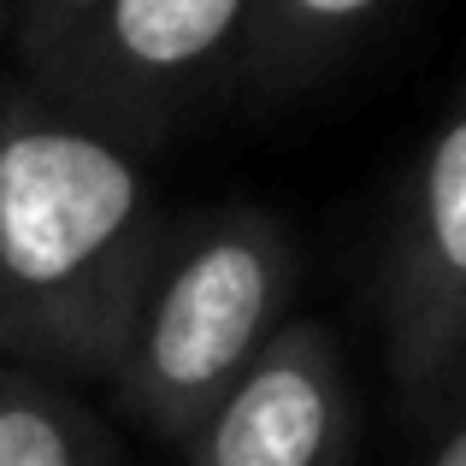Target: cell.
I'll return each instance as SVG.
<instances>
[{
    "mask_svg": "<svg viewBox=\"0 0 466 466\" xmlns=\"http://www.w3.org/2000/svg\"><path fill=\"white\" fill-rule=\"evenodd\" d=\"M95 12H101V0H24V6L12 12V24H6L24 77H42V71L77 42V30L95 18Z\"/></svg>",
    "mask_w": 466,
    "mask_h": 466,
    "instance_id": "obj_8",
    "label": "cell"
},
{
    "mask_svg": "<svg viewBox=\"0 0 466 466\" xmlns=\"http://www.w3.org/2000/svg\"><path fill=\"white\" fill-rule=\"evenodd\" d=\"M6 24H12V0H0V30H6Z\"/></svg>",
    "mask_w": 466,
    "mask_h": 466,
    "instance_id": "obj_10",
    "label": "cell"
},
{
    "mask_svg": "<svg viewBox=\"0 0 466 466\" xmlns=\"http://www.w3.org/2000/svg\"><path fill=\"white\" fill-rule=\"evenodd\" d=\"M413 408H420V466H466V354Z\"/></svg>",
    "mask_w": 466,
    "mask_h": 466,
    "instance_id": "obj_9",
    "label": "cell"
},
{
    "mask_svg": "<svg viewBox=\"0 0 466 466\" xmlns=\"http://www.w3.org/2000/svg\"><path fill=\"white\" fill-rule=\"evenodd\" d=\"M159 237L148 159L0 77V360L106 384Z\"/></svg>",
    "mask_w": 466,
    "mask_h": 466,
    "instance_id": "obj_1",
    "label": "cell"
},
{
    "mask_svg": "<svg viewBox=\"0 0 466 466\" xmlns=\"http://www.w3.org/2000/svg\"><path fill=\"white\" fill-rule=\"evenodd\" d=\"M248 18L254 0H101L77 42L24 83L148 154L237 71Z\"/></svg>",
    "mask_w": 466,
    "mask_h": 466,
    "instance_id": "obj_3",
    "label": "cell"
},
{
    "mask_svg": "<svg viewBox=\"0 0 466 466\" xmlns=\"http://www.w3.org/2000/svg\"><path fill=\"white\" fill-rule=\"evenodd\" d=\"M177 449L183 466H354L360 401L337 337L289 319Z\"/></svg>",
    "mask_w": 466,
    "mask_h": 466,
    "instance_id": "obj_5",
    "label": "cell"
},
{
    "mask_svg": "<svg viewBox=\"0 0 466 466\" xmlns=\"http://www.w3.org/2000/svg\"><path fill=\"white\" fill-rule=\"evenodd\" d=\"M384 6L390 0H254L237 54V83L260 101L308 89Z\"/></svg>",
    "mask_w": 466,
    "mask_h": 466,
    "instance_id": "obj_6",
    "label": "cell"
},
{
    "mask_svg": "<svg viewBox=\"0 0 466 466\" xmlns=\"http://www.w3.org/2000/svg\"><path fill=\"white\" fill-rule=\"evenodd\" d=\"M296 237L266 207H207L166 225L113 360V401L159 443H183L289 325Z\"/></svg>",
    "mask_w": 466,
    "mask_h": 466,
    "instance_id": "obj_2",
    "label": "cell"
},
{
    "mask_svg": "<svg viewBox=\"0 0 466 466\" xmlns=\"http://www.w3.org/2000/svg\"><path fill=\"white\" fill-rule=\"evenodd\" d=\"M0 466H125L106 420L66 384L0 360Z\"/></svg>",
    "mask_w": 466,
    "mask_h": 466,
    "instance_id": "obj_7",
    "label": "cell"
},
{
    "mask_svg": "<svg viewBox=\"0 0 466 466\" xmlns=\"http://www.w3.org/2000/svg\"><path fill=\"white\" fill-rule=\"evenodd\" d=\"M384 354L401 396L420 401L466 354V101L437 125L401 183L378 272Z\"/></svg>",
    "mask_w": 466,
    "mask_h": 466,
    "instance_id": "obj_4",
    "label": "cell"
},
{
    "mask_svg": "<svg viewBox=\"0 0 466 466\" xmlns=\"http://www.w3.org/2000/svg\"><path fill=\"white\" fill-rule=\"evenodd\" d=\"M18 6H24V0H12V12H18Z\"/></svg>",
    "mask_w": 466,
    "mask_h": 466,
    "instance_id": "obj_11",
    "label": "cell"
}]
</instances>
